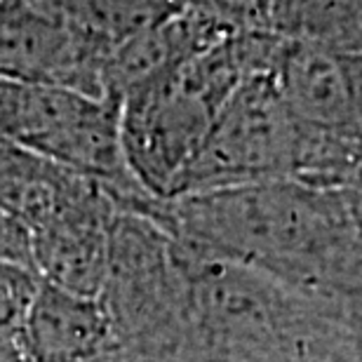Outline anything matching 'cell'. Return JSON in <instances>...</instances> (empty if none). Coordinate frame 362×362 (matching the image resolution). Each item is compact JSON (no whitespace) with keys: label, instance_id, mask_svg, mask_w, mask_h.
<instances>
[{"label":"cell","instance_id":"1","mask_svg":"<svg viewBox=\"0 0 362 362\" xmlns=\"http://www.w3.org/2000/svg\"><path fill=\"white\" fill-rule=\"evenodd\" d=\"M360 186L294 179L165 200L160 223L193 255L264 271L287 285L360 306Z\"/></svg>","mask_w":362,"mask_h":362},{"label":"cell","instance_id":"4","mask_svg":"<svg viewBox=\"0 0 362 362\" xmlns=\"http://www.w3.org/2000/svg\"><path fill=\"white\" fill-rule=\"evenodd\" d=\"M0 139L99 184L118 207L160 216L163 200L127 168L113 99L0 78Z\"/></svg>","mask_w":362,"mask_h":362},{"label":"cell","instance_id":"5","mask_svg":"<svg viewBox=\"0 0 362 362\" xmlns=\"http://www.w3.org/2000/svg\"><path fill=\"white\" fill-rule=\"evenodd\" d=\"M296 153V122L275 88L273 71H262L245 78L223 101L170 198L294 179Z\"/></svg>","mask_w":362,"mask_h":362},{"label":"cell","instance_id":"8","mask_svg":"<svg viewBox=\"0 0 362 362\" xmlns=\"http://www.w3.org/2000/svg\"><path fill=\"white\" fill-rule=\"evenodd\" d=\"M238 31L245 28H238L207 0H193L184 10L127 38L106 57L101 69L104 97L120 104L122 97L168 78Z\"/></svg>","mask_w":362,"mask_h":362},{"label":"cell","instance_id":"14","mask_svg":"<svg viewBox=\"0 0 362 362\" xmlns=\"http://www.w3.org/2000/svg\"><path fill=\"white\" fill-rule=\"evenodd\" d=\"M0 262L19 264L31 269V255H28V238L17 221H12L0 209ZM33 271V269H31Z\"/></svg>","mask_w":362,"mask_h":362},{"label":"cell","instance_id":"2","mask_svg":"<svg viewBox=\"0 0 362 362\" xmlns=\"http://www.w3.org/2000/svg\"><path fill=\"white\" fill-rule=\"evenodd\" d=\"M184 273L181 362H360V306L175 240Z\"/></svg>","mask_w":362,"mask_h":362},{"label":"cell","instance_id":"10","mask_svg":"<svg viewBox=\"0 0 362 362\" xmlns=\"http://www.w3.org/2000/svg\"><path fill=\"white\" fill-rule=\"evenodd\" d=\"M115 209V200L99 188L57 219L31 230L28 255L33 273L71 292L99 296Z\"/></svg>","mask_w":362,"mask_h":362},{"label":"cell","instance_id":"6","mask_svg":"<svg viewBox=\"0 0 362 362\" xmlns=\"http://www.w3.org/2000/svg\"><path fill=\"white\" fill-rule=\"evenodd\" d=\"M273 81L301 129L362 139V54L282 40Z\"/></svg>","mask_w":362,"mask_h":362},{"label":"cell","instance_id":"3","mask_svg":"<svg viewBox=\"0 0 362 362\" xmlns=\"http://www.w3.org/2000/svg\"><path fill=\"white\" fill-rule=\"evenodd\" d=\"M280 45L269 31H238L120 99L122 153L144 191L158 200L175 193L223 101L245 78L273 71Z\"/></svg>","mask_w":362,"mask_h":362},{"label":"cell","instance_id":"11","mask_svg":"<svg viewBox=\"0 0 362 362\" xmlns=\"http://www.w3.org/2000/svg\"><path fill=\"white\" fill-rule=\"evenodd\" d=\"M99 184L0 139V209L28 233L78 205Z\"/></svg>","mask_w":362,"mask_h":362},{"label":"cell","instance_id":"13","mask_svg":"<svg viewBox=\"0 0 362 362\" xmlns=\"http://www.w3.org/2000/svg\"><path fill=\"white\" fill-rule=\"evenodd\" d=\"M269 31L289 42L362 54V0H271Z\"/></svg>","mask_w":362,"mask_h":362},{"label":"cell","instance_id":"12","mask_svg":"<svg viewBox=\"0 0 362 362\" xmlns=\"http://www.w3.org/2000/svg\"><path fill=\"white\" fill-rule=\"evenodd\" d=\"M97 57H106L144 28L158 24L193 0H35Z\"/></svg>","mask_w":362,"mask_h":362},{"label":"cell","instance_id":"9","mask_svg":"<svg viewBox=\"0 0 362 362\" xmlns=\"http://www.w3.org/2000/svg\"><path fill=\"white\" fill-rule=\"evenodd\" d=\"M21 351L28 362H115L118 344L99 296L35 278L21 308Z\"/></svg>","mask_w":362,"mask_h":362},{"label":"cell","instance_id":"7","mask_svg":"<svg viewBox=\"0 0 362 362\" xmlns=\"http://www.w3.org/2000/svg\"><path fill=\"white\" fill-rule=\"evenodd\" d=\"M104 59L35 0H0V78L104 97Z\"/></svg>","mask_w":362,"mask_h":362}]
</instances>
